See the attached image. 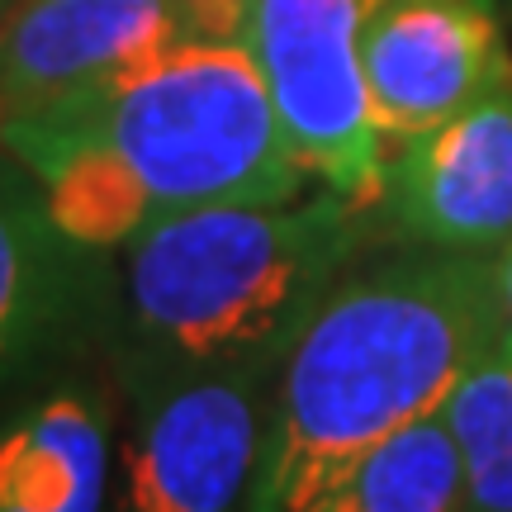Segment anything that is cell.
I'll use <instances>...</instances> for the list:
<instances>
[{
	"instance_id": "cell-10",
	"label": "cell",
	"mask_w": 512,
	"mask_h": 512,
	"mask_svg": "<svg viewBox=\"0 0 512 512\" xmlns=\"http://www.w3.org/2000/svg\"><path fill=\"white\" fill-rule=\"evenodd\" d=\"M110 403L86 375H48L0 403V512H105Z\"/></svg>"
},
{
	"instance_id": "cell-9",
	"label": "cell",
	"mask_w": 512,
	"mask_h": 512,
	"mask_svg": "<svg viewBox=\"0 0 512 512\" xmlns=\"http://www.w3.org/2000/svg\"><path fill=\"white\" fill-rule=\"evenodd\" d=\"M185 34V0H19L0 19V124Z\"/></svg>"
},
{
	"instance_id": "cell-7",
	"label": "cell",
	"mask_w": 512,
	"mask_h": 512,
	"mask_svg": "<svg viewBox=\"0 0 512 512\" xmlns=\"http://www.w3.org/2000/svg\"><path fill=\"white\" fill-rule=\"evenodd\" d=\"M380 209L408 247L498 252L512 238V53L451 119L394 147Z\"/></svg>"
},
{
	"instance_id": "cell-13",
	"label": "cell",
	"mask_w": 512,
	"mask_h": 512,
	"mask_svg": "<svg viewBox=\"0 0 512 512\" xmlns=\"http://www.w3.org/2000/svg\"><path fill=\"white\" fill-rule=\"evenodd\" d=\"M494 290H498V304H503V318L512 328V238L494 252Z\"/></svg>"
},
{
	"instance_id": "cell-4",
	"label": "cell",
	"mask_w": 512,
	"mask_h": 512,
	"mask_svg": "<svg viewBox=\"0 0 512 512\" xmlns=\"http://www.w3.org/2000/svg\"><path fill=\"white\" fill-rule=\"evenodd\" d=\"M375 5L252 0L242 34L299 166L361 209H380L389 181V143L375 128L361 72V34Z\"/></svg>"
},
{
	"instance_id": "cell-5",
	"label": "cell",
	"mask_w": 512,
	"mask_h": 512,
	"mask_svg": "<svg viewBox=\"0 0 512 512\" xmlns=\"http://www.w3.org/2000/svg\"><path fill=\"white\" fill-rule=\"evenodd\" d=\"M271 380L219 370L133 394L119 512H247Z\"/></svg>"
},
{
	"instance_id": "cell-12",
	"label": "cell",
	"mask_w": 512,
	"mask_h": 512,
	"mask_svg": "<svg viewBox=\"0 0 512 512\" xmlns=\"http://www.w3.org/2000/svg\"><path fill=\"white\" fill-rule=\"evenodd\" d=\"M441 418L465 460V512H512V328L470 361Z\"/></svg>"
},
{
	"instance_id": "cell-15",
	"label": "cell",
	"mask_w": 512,
	"mask_h": 512,
	"mask_svg": "<svg viewBox=\"0 0 512 512\" xmlns=\"http://www.w3.org/2000/svg\"><path fill=\"white\" fill-rule=\"evenodd\" d=\"M498 5H503V0H498Z\"/></svg>"
},
{
	"instance_id": "cell-11",
	"label": "cell",
	"mask_w": 512,
	"mask_h": 512,
	"mask_svg": "<svg viewBox=\"0 0 512 512\" xmlns=\"http://www.w3.org/2000/svg\"><path fill=\"white\" fill-rule=\"evenodd\" d=\"M313 512H465V460L441 413L380 441Z\"/></svg>"
},
{
	"instance_id": "cell-3",
	"label": "cell",
	"mask_w": 512,
	"mask_h": 512,
	"mask_svg": "<svg viewBox=\"0 0 512 512\" xmlns=\"http://www.w3.org/2000/svg\"><path fill=\"white\" fill-rule=\"evenodd\" d=\"M24 119L100 143L143 185L157 219L200 204L299 200L313 181L247 38L185 34Z\"/></svg>"
},
{
	"instance_id": "cell-6",
	"label": "cell",
	"mask_w": 512,
	"mask_h": 512,
	"mask_svg": "<svg viewBox=\"0 0 512 512\" xmlns=\"http://www.w3.org/2000/svg\"><path fill=\"white\" fill-rule=\"evenodd\" d=\"M114 304L105 252L67 238L38 181L0 152V399L48 380L114 323Z\"/></svg>"
},
{
	"instance_id": "cell-2",
	"label": "cell",
	"mask_w": 512,
	"mask_h": 512,
	"mask_svg": "<svg viewBox=\"0 0 512 512\" xmlns=\"http://www.w3.org/2000/svg\"><path fill=\"white\" fill-rule=\"evenodd\" d=\"M370 214L323 190L280 204H200L128 242L114 361L128 399L190 375H275L313 309L347 275Z\"/></svg>"
},
{
	"instance_id": "cell-14",
	"label": "cell",
	"mask_w": 512,
	"mask_h": 512,
	"mask_svg": "<svg viewBox=\"0 0 512 512\" xmlns=\"http://www.w3.org/2000/svg\"><path fill=\"white\" fill-rule=\"evenodd\" d=\"M15 5H19V0H0V19L10 15V10H15Z\"/></svg>"
},
{
	"instance_id": "cell-1",
	"label": "cell",
	"mask_w": 512,
	"mask_h": 512,
	"mask_svg": "<svg viewBox=\"0 0 512 512\" xmlns=\"http://www.w3.org/2000/svg\"><path fill=\"white\" fill-rule=\"evenodd\" d=\"M503 328L494 252L413 247L342 275L275 370L247 512H313L366 451L441 413Z\"/></svg>"
},
{
	"instance_id": "cell-8",
	"label": "cell",
	"mask_w": 512,
	"mask_h": 512,
	"mask_svg": "<svg viewBox=\"0 0 512 512\" xmlns=\"http://www.w3.org/2000/svg\"><path fill=\"white\" fill-rule=\"evenodd\" d=\"M503 57L498 0H380L361 34V72L389 157L479 95Z\"/></svg>"
}]
</instances>
